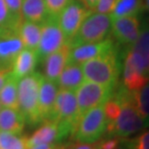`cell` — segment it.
I'll use <instances>...</instances> for the list:
<instances>
[{
	"mask_svg": "<svg viewBox=\"0 0 149 149\" xmlns=\"http://www.w3.org/2000/svg\"><path fill=\"white\" fill-rule=\"evenodd\" d=\"M113 95L121 102V109L115 120L107 123L108 136L125 139L147 128L134 106V91L120 85L116 87Z\"/></svg>",
	"mask_w": 149,
	"mask_h": 149,
	"instance_id": "1",
	"label": "cell"
},
{
	"mask_svg": "<svg viewBox=\"0 0 149 149\" xmlns=\"http://www.w3.org/2000/svg\"><path fill=\"white\" fill-rule=\"evenodd\" d=\"M85 80L115 88L118 84L122 64L116 46L110 51L81 64Z\"/></svg>",
	"mask_w": 149,
	"mask_h": 149,
	"instance_id": "2",
	"label": "cell"
},
{
	"mask_svg": "<svg viewBox=\"0 0 149 149\" xmlns=\"http://www.w3.org/2000/svg\"><path fill=\"white\" fill-rule=\"evenodd\" d=\"M42 75L33 72L18 80V111L25 123L36 126L42 122L39 110V91Z\"/></svg>",
	"mask_w": 149,
	"mask_h": 149,
	"instance_id": "3",
	"label": "cell"
},
{
	"mask_svg": "<svg viewBox=\"0 0 149 149\" xmlns=\"http://www.w3.org/2000/svg\"><path fill=\"white\" fill-rule=\"evenodd\" d=\"M112 22L113 18L110 14L91 12L85 18L75 36L69 40L71 47L82 43L97 42L107 39L112 31Z\"/></svg>",
	"mask_w": 149,
	"mask_h": 149,
	"instance_id": "4",
	"label": "cell"
},
{
	"mask_svg": "<svg viewBox=\"0 0 149 149\" xmlns=\"http://www.w3.org/2000/svg\"><path fill=\"white\" fill-rule=\"evenodd\" d=\"M107 117L104 105L88 110L81 116L74 133V139L78 143H94L106 133Z\"/></svg>",
	"mask_w": 149,
	"mask_h": 149,
	"instance_id": "5",
	"label": "cell"
},
{
	"mask_svg": "<svg viewBox=\"0 0 149 149\" xmlns=\"http://www.w3.org/2000/svg\"><path fill=\"white\" fill-rule=\"evenodd\" d=\"M115 88L93 81L84 80L75 91L80 116L94 107L104 105L113 95Z\"/></svg>",
	"mask_w": 149,
	"mask_h": 149,
	"instance_id": "6",
	"label": "cell"
},
{
	"mask_svg": "<svg viewBox=\"0 0 149 149\" xmlns=\"http://www.w3.org/2000/svg\"><path fill=\"white\" fill-rule=\"evenodd\" d=\"M122 76V85L132 91L139 90L149 81V71L143 60L130 47L126 48Z\"/></svg>",
	"mask_w": 149,
	"mask_h": 149,
	"instance_id": "7",
	"label": "cell"
},
{
	"mask_svg": "<svg viewBox=\"0 0 149 149\" xmlns=\"http://www.w3.org/2000/svg\"><path fill=\"white\" fill-rule=\"evenodd\" d=\"M66 40L59 24L58 17H48L42 23L40 40L36 49L39 61H43L48 55L58 50Z\"/></svg>",
	"mask_w": 149,
	"mask_h": 149,
	"instance_id": "8",
	"label": "cell"
},
{
	"mask_svg": "<svg viewBox=\"0 0 149 149\" xmlns=\"http://www.w3.org/2000/svg\"><path fill=\"white\" fill-rule=\"evenodd\" d=\"M23 48L17 25L0 29V69L11 71L15 57Z\"/></svg>",
	"mask_w": 149,
	"mask_h": 149,
	"instance_id": "9",
	"label": "cell"
},
{
	"mask_svg": "<svg viewBox=\"0 0 149 149\" xmlns=\"http://www.w3.org/2000/svg\"><path fill=\"white\" fill-rule=\"evenodd\" d=\"M91 13L80 0H73L58 15V21L66 40H71Z\"/></svg>",
	"mask_w": 149,
	"mask_h": 149,
	"instance_id": "10",
	"label": "cell"
},
{
	"mask_svg": "<svg viewBox=\"0 0 149 149\" xmlns=\"http://www.w3.org/2000/svg\"><path fill=\"white\" fill-rule=\"evenodd\" d=\"M111 32L119 44L126 46V48L133 46L141 33L139 15H126L113 18Z\"/></svg>",
	"mask_w": 149,
	"mask_h": 149,
	"instance_id": "11",
	"label": "cell"
},
{
	"mask_svg": "<svg viewBox=\"0 0 149 149\" xmlns=\"http://www.w3.org/2000/svg\"><path fill=\"white\" fill-rule=\"evenodd\" d=\"M116 47L112 39H105L97 42L82 43L71 47L69 52L68 63L72 64H83L84 62L110 51Z\"/></svg>",
	"mask_w": 149,
	"mask_h": 149,
	"instance_id": "12",
	"label": "cell"
},
{
	"mask_svg": "<svg viewBox=\"0 0 149 149\" xmlns=\"http://www.w3.org/2000/svg\"><path fill=\"white\" fill-rule=\"evenodd\" d=\"M70 49L71 45L69 43V40H68L58 50L51 53L43 60L44 77L56 83L57 79L59 78L63 69L68 63Z\"/></svg>",
	"mask_w": 149,
	"mask_h": 149,
	"instance_id": "13",
	"label": "cell"
},
{
	"mask_svg": "<svg viewBox=\"0 0 149 149\" xmlns=\"http://www.w3.org/2000/svg\"><path fill=\"white\" fill-rule=\"evenodd\" d=\"M59 88L55 82H52L42 76L40 79L39 91V110L42 122L50 121Z\"/></svg>",
	"mask_w": 149,
	"mask_h": 149,
	"instance_id": "14",
	"label": "cell"
},
{
	"mask_svg": "<svg viewBox=\"0 0 149 149\" xmlns=\"http://www.w3.org/2000/svg\"><path fill=\"white\" fill-rule=\"evenodd\" d=\"M39 61L36 50L24 48L15 57L12 65L11 75L19 80L26 75L33 73Z\"/></svg>",
	"mask_w": 149,
	"mask_h": 149,
	"instance_id": "15",
	"label": "cell"
},
{
	"mask_svg": "<svg viewBox=\"0 0 149 149\" xmlns=\"http://www.w3.org/2000/svg\"><path fill=\"white\" fill-rule=\"evenodd\" d=\"M62 141L59 126L55 121H44L42 125L27 138L28 148L42 143H57Z\"/></svg>",
	"mask_w": 149,
	"mask_h": 149,
	"instance_id": "16",
	"label": "cell"
},
{
	"mask_svg": "<svg viewBox=\"0 0 149 149\" xmlns=\"http://www.w3.org/2000/svg\"><path fill=\"white\" fill-rule=\"evenodd\" d=\"M85 77L81 65L68 63L65 68L57 79L56 84L59 90H68L75 91L84 82Z\"/></svg>",
	"mask_w": 149,
	"mask_h": 149,
	"instance_id": "17",
	"label": "cell"
},
{
	"mask_svg": "<svg viewBox=\"0 0 149 149\" xmlns=\"http://www.w3.org/2000/svg\"><path fill=\"white\" fill-rule=\"evenodd\" d=\"M25 119L17 109L3 107L0 111V131L22 134Z\"/></svg>",
	"mask_w": 149,
	"mask_h": 149,
	"instance_id": "18",
	"label": "cell"
},
{
	"mask_svg": "<svg viewBox=\"0 0 149 149\" xmlns=\"http://www.w3.org/2000/svg\"><path fill=\"white\" fill-rule=\"evenodd\" d=\"M17 31L25 48L34 50L38 48L42 34V24L22 19L17 25Z\"/></svg>",
	"mask_w": 149,
	"mask_h": 149,
	"instance_id": "19",
	"label": "cell"
},
{
	"mask_svg": "<svg viewBox=\"0 0 149 149\" xmlns=\"http://www.w3.org/2000/svg\"><path fill=\"white\" fill-rule=\"evenodd\" d=\"M21 15L24 20L42 24L48 17L44 0H23Z\"/></svg>",
	"mask_w": 149,
	"mask_h": 149,
	"instance_id": "20",
	"label": "cell"
},
{
	"mask_svg": "<svg viewBox=\"0 0 149 149\" xmlns=\"http://www.w3.org/2000/svg\"><path fill=\"white\" fill-rule=\"evenodd\" d=\"M0 103L2 107L18 110V80L11 74L0 90Z\"/></svg>",
	"mask_w": 149,
	"mask_h": 149,
	"instance_id": "21",
	"label": "cell"
},
{
	"mask_svg": "<svg viewBox=\"0 0 149 149\" xmlns=\"http://www.w3.org/2000/svg\"><path fill=\"white\" fill-rule=\"evenodd\" d=\"M143 9L142 0H115L110 15L112 18L126 15H139Z\"/></svg>",
	"mask_w": 149,
	"mask_h": 149,
	"instance_id": "22",
	"label": "cell"
},
{
	"mask_svg": "<svg viewBox=\"0 0 149 149\" xmlns=\"http://www.w3.org/2000/svg\"><path fill=\"white\" fill-rule=\"evenodd\" d=\"M134 106L139 116L149 127V81L139 90L134 91Z\"/></svg>",
	"mask_w": 149,
	"mask_h": 149,
	"instance_id": "23",
	"label": "cell"
},
{
	"mask_svg": "<svg viewBox=\"0 0 149 149\" xmlns=\"http://www.w3.org/2000/svg\"><path fill=\"white\" fill-rule=\"evenodd\" d=\"M130 48L141 57L149 71V22L143 23L137 42Z\"/></svg>",
	"mask_w": 149,
	"mask_h": 149,
	"instance_id": "24",
	"label": "cell"
},
{
	"mask_svg": "<svg viewBox=\"0 0 149 149\" xmlns=\"http://www.w3.org/2000/svg\"><path fill=\"white\" fill-rule=\"evenodd\" d=\"M27 138L22 134L0 131V149H27Z\"/></svg>",
	"mask_w": 149,
	"mask_h": 149,
	"instance_id": "25",
	"label": "cell"
},
{
	"mask_svg": "<svg viewBox=\"0 0 149 149\" xmlns=\"http://www.w3.org/2000/svg\"><path fill=\"white\" fill-rule=\"evenodd\" d=\"M124 149H149V129L123 141Z\"/></svg>",
	"mask_w": 149,
	"mask_h": 149,
	"instance_id": "26",
	"label": "cell"
},
{
	"mask_svg": "<svg viewBox=\"0 0 149 149\" xmlns=\"http://www.w3.org/2000/svg\"><path fill=\"white\" fill-rule=\"evenodd\" d=\"M21 20H17L11 15L4 0H0V29L18 25Z\"/></svg>",
	"mask_w": 149,
	"mask_h": 149,
	"instance_id": "27",
	"label": "cell"
},
{
	"mask_svg": "<svg viewBox=\"0 0 149 149\" xmlns=\"http://www.w3.org/2000/svg\"><path fill=\"white\" fill-rule=\"evenodd\" d=\"M73 0H44L48 17H58L61 12Z\"/></svg>",
	"mask_w": 149,
	"mask_h": 149,
	"instance_id": "28",
	"label": "cell"
},
{
	"mask_svg": "<svg viewBox=\"0 0 149 149\" xmlns=\"http://www.w3.org/2000/svg\"><path fill=\"white\" fill-rule=\"evenodd\" d=\"M6 5L10 11L11 15L14 17L15 19L22 20V15H21V7H22V2L23 0H4Z\"/></svg>",
	"mask_w": 149,
	"mask_h": 149,
	"instance_id": "29",
	"label": "cell"
},
{
	"mask_svg": "<svg viewBox=\"0 0 149 149\" xmlns=\"http://www.w3.org/2000/svg\"><path fill=\"white\" fill-rule=\"evenodd\" d=\"M97 143L94 145L96 149H117L119 146V139L118 138L111 137L109 139L97 141Z\"/></svg>",
	"mask_w": 149,
	"mask_h": 149,
	"instance_id": "30",
	"label": "cell"
},
{
	"mask_svg": "<svg viewBox=\"0 0 149 149\" xmlns=\"http://www.w3.org/2000/svg\"><path fill=\"white\" fill-rule=\"evenodd\" d=\"M113 3H115V0H98L94 12L110 14L113 9Z\"/></svg>",
	"mask_w": 149,
	"mask_h": 149,
	"instance_id": "31",
	"label": "cell"
},
{
	"mask_svg": "<svg viewBox=\"0 0 149 149\" xmlns=\"http://www.w3.org/2000/svg\"><path fill=\"white\" fill-rule=\"evenodd\" d=\"M60 147L56 143H42L31 146L27 149H59Z\"/></svg>",
	"mask_w": 149,
	"mask_h": 149,
	"instance_id": "32",
	"label": "cell"
},
{
	"mask_svg": "<svg viewBox=\"0 0 149 149\" xmlns=\"http://www.w3.org/2000/svg\"><path fill=\"white\" fill-rule=\"evenodd\" d=\"M11 74L10 70H5V69H0V90L5 85L6 81L8 80L9 76Z\"/></svg>",
	"mask_w": 149,
	"mask_h": 149,
	"instance_id": "33",
	"label": "cell"
},
{
	"mask_svg": "<svg viewBox=\"0 0 149 149\" xmlns=\"http://www.w3.org/2000/svg\"><path fill=\"white\" fill-rule=\"evenodd\" d=\"M82 2L84 3V5L88 10H91V12H94V9H95V6L97 4L98 0H82Z\"/></svg>",
	"mask_w": 149,
	"mask_h": 149,
	"instance_id": "34",
	"label": "cell"
},
{
	"mask_svg": "<svg viewBox=\"0 0 149 149\" xmlns=\"http://www.w3.org/2000/svg\"><path fill=\"white\" fill-rule=\"evenodd\" d=\"M74 149H96L95 146H91V145L88 143H79L77 145H75Z\"/></svg>",
	"mask_w": 149,
	"mask_h": 149,
	"instance_id": "35",
	"label": "cell"
},
{
	"mask_svg": "<svg viewBox=\"0 0 149 149\" xmlns=\"http://www.w3.org/2000/svg\"><path fill=\"white\" fill-rule=\"evenodd\" d=\"M143 1V7L145 10L147 11V13L149 14V0H142Z\"/></svg>",
	"mask_w": 149,
	"mask_h": 149,
	"instance_id": "36",
	"label": "cell"
},
{
	"mask_svg": "<svg viewBox=\"0 0 149 149\" xmlns=\"http://www.w3.org/2000/svg\"><path fill=\"white\" fill-rule=\"evenodd\" d=\"M74 148H75V144H66L59 149H74Z\"/></svg>",
	"mask_w": 149,
	"mask_h": 149,
	"instance_id": "37",
	"label": "cell"
},
{
	"mask_svg": "<svg viewBox=\"0 0 149 149\" xmlns=\"http://www.w3.org/2000/svg\"><path fill=\"white\" fill-rule=\"evenodd\" d=\"M1 109H2V105H1V103H0V111H1Z\"/></svg>",
	"mask_w": 149,
	"mask_h": 149,
	"instance_id": "38",
	"label": "cell"
}]
</instances>
